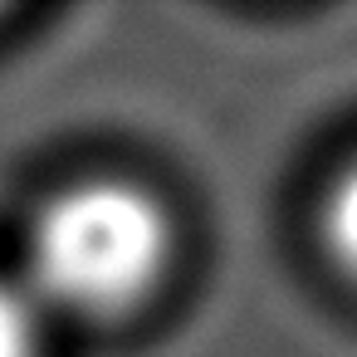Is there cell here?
<instances>
[{
    "mask_svg": "<svg viewBox=\"0 0 357 357\" xmlns=\"http://www.w3.org/2000/svg\"><path fill=\"white\" fill-rule=\"evenodd\" d=\"M172 259V220L132 181L59 191L30 230V294L84 318L137 308Z\"/></svg>",
    "mask_w": 357,
    "mask_h": 357,
    "instance_id": "6da1fadb",
    "label": "cell"
},
{
    "mask_svg": "<svg viewBox=\"0 0 357 357\" xmlns=\"http://www.w3.org/2000/svg\"><path fill=\"white\" fill-rule=\"evenodd\" d=\"M0 357H40V303L10 279H0Z\"/></svg>",
    "mask_w": 357,
    "mask_h": 357,
    "instance_id": "7a4b0ae2",
    "label": "cell"
},
{
    "mask_svg": "<svg viewBox=\"0 0 357 357\" xmlns=\"http://www.w3.org/2000/svg\"><path fill=\"white\" fill-rule=\"evenodd\" d=\"M323 240L333 250V259L357 279V162L337 176L328 211H323Z\"/></svg>",
    "mask_w": 357,
    "mask_h": 357,
    "instance_id": "3957f363",
    "label": "cell"
}]
</instances>
